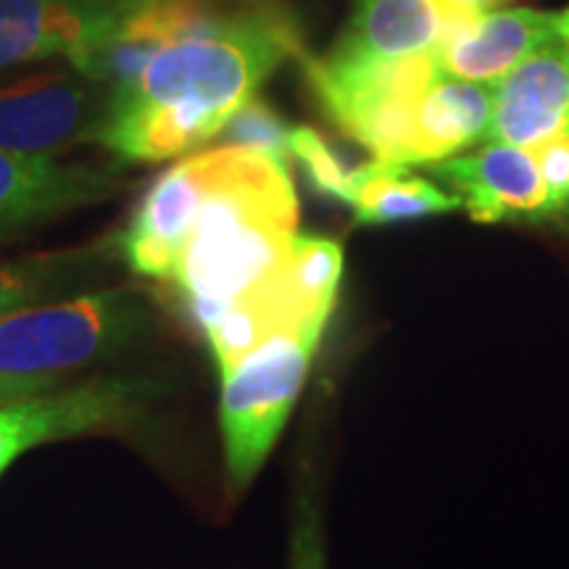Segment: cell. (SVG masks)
<instances>
[{
	"instance_id": "cell-1",
	"label": "cell",
	"mask_w": 569,
	"mask_h": 569,
	"mask_svg": "<svg viewBox=\"0 0 569 569\" xmlns=\"http://www.w3.org/2000/svg\"><path fill=\"white\" fill-rule=\"evenodd\" d=\"M303 56L293 13L261 3L219 11L203 30L161 48L130 90L111 96L96 142L124 161H167L222 134L288 59Z\"/></svg>"
},
{
	"instance_id": "cell-2",
	"label": "cell",
	"mask_w": 569,
	"mask_h": 569,
	"mask_svg": "<svg viewBox=\"0 0 569 569\" xmlns=\"http://www.w3.org/2000/svg\"><path fill=\"white\" fill-rule=\"evenodd\" d=\"M296 227L288 163L248 148H219L217 172L169 277L188 317L206 330L280 264Z\"/></svg>"
},
{
	"instance_id": "cell-3",
	"label": "cell",
	"mask_w": 569,
	"mask_h": 569,
	"mask_svg": "<svg viewBox=\"0 0 569 569\" xmlns=\"http://www.w3.org/2000/svg\"><path fill=\"white\" fill-rule=\"evenodd\" d=\"M153 325L151 303L132 288L30 306L0 319V372L59 375L98 365L151 336Z\"/></svg>"
},
{
	"instance_id": "cell-4",
	"label": "cell",
	"mask_w": 569,
	"mask_h": 569,
	"mask_svg": "<svg viewBox=\"0 0 569 569\" xmlns=\"http://www.w3.org/2000/svg\"><path fill=\"white\" fill-rule=\"evenodd\" d=\"M322 332L319 327L277 332L222 375L219 417L234 486H246L264 465L301 393Z\"/></svg>"
},
{
	"instance_id": "cell-5",
	"label": "cell",
	"mask_w": 569,
	"mask_h": 569,
	"mask_svg": "<svg viewBox=\"0 0 569 569\" xmlns=\"http://www.w3.org/2000/svg\"><path fill=\"white\" fill-rule=\"evenodd\" d=\"M159 393V382L148 377H106L0 407V478L13 459L38 443L132 430Z\"/></svg>"
},
{
	"instance_id": "cell-6",
	"label": "cell",
	"mask_w": 569,
	"mask_h": 569,
	"mask_svg": "<svg viewBox=\"0 0 569 569\" xmlns=\"http://www.w3.org/2000/svg\"><path fill=\"white\" fill-rule=\"evenodd\" d=\"M111 92L80 71H46L0 88V148L48 153L96 142Z\"/></svg>"
},
{
	"instance_id": "cell-7",
	"label": "cell",
	"mask_w": 569,
	"mask_h": 569,
	"mask_svg": "<svg viewBox=\"0 0 569 569\" xmlns=\"http://www.w3.org/2000/svg\"><path fill=\"white\" fill-rule=\"evenodd\" d=\"M478 13L459 0H356L336 46L317 59L330 69H369L432 56Z\"/></svg>"
},
{
	"instance_id": "cell-8",
	"label": "cell",
	"mask_w": 569,
	"mask_h": 569,
	"mask_svg": "<svg viewBox=\"0 0 569 569\" xmlns=\"http://www.w3.org/2000/svg\"><path fill=\"white\" fill-rule=\"evenodd\" d=\"M219 148L177 161L156 180L122 232V256L134 274L169 280L190 224L217 172Z\"/></svg>"
},
{
	"instance_id": "cell-9",
	"label": "cell",
	"mask_w": 569,
	"mask_h": 569,
	"mask_svg": "<svg viewBox=\"0 0 569 569\" xmlns=\"http://www.w3.org/2000/svg\"><path fill=\"white\" fill-rule=\"evenodd\" d=\"M134 9V0H0V69L84 51Z\"/></svg>"
},
{
	"instance_id": "cell-10",
	"label": "cell",
	"mask_w": 569,
	"mask_h": 569,
	"mask_svg": "<svg viewBox=\"0 0 569 569\" xmlns=\"http://www.w3.org/2000/svg\"><path fill=\"white\" fill-rule=\"evenodd\" d=\"M430 167L432 174L453 190L475 222H543L546 188L530 148L490 142L478 153L451 156Z\"/></svg>"
},
{
	"instance_id": "cell-11",
	"label": "cell",
	"mask_w": 569,
	"mask_h": 569,
	"mask_svg": "<svg viewBox=\"0 0 569 569\" xmlns=\"http://www.w3.org/2000/svg\"><path fill=\"white\" fill-rule=\"evenodd\" d=\"M340 274L343 248L336 240L296 234L280 264L248 290L243 301L261 317L272 336L309 327L325 330L336 309Z\"/></svg>"
},
{
	"instance_id": "cell-12",
	"label": "cell",
	"mask_w": 569,
	"mask_h": 569,
	"mask_svg": "<svg viewBox=\"0 0 569 569\" xmlns=\"http://www.w3.org/2000/svg\"><path fill=\"white\" fill-rule=\"evenodd\" d=\"M117 188L103 169L0 148V238L103 201Z\"/></svg>"
},
{
	"instance_id": "cell-13",
	"label": "cell",
	"mask_w": 569,
	"mask_h": 569,
	"mask_svg": "<svg viewBox=\"0 0 569 569\" xmlns=\"http://www.w3.org/2000/svg\"><path fill=\"white\" fill-rule=\"evenodd\" d=\"M569 134V40L530 53L493 84L490 142L536 148Z\"/></svg>"
},
{
	"instance_id": "cell-14",
	"label": "cell",
	"mask_w": 569,
	"mask_h": 569,
	"mask_svg": "<svg viewBox=\"0 0 569 569\" xmlns=\"http://www.w3.org/2000/svg\"><path fill=\"white\" fill-rule=\"evenodd\" d=\"M565 38L561 11L493 9L482 11L438 48L440 74L496 84L530 53Z\"/></svg>"
},
{
	"instance_id": "cell-15",
	"label": "cell",
	"mask_w": 569,
	"mask_h": 569,
	"mask_svg": "<svg viewBox=\"0 0 569 569\" xmlns=\"http://www.w3.org/2000/svg\"><path fill=\"white\" fill-rule=\"evenodd\" d=\"M490 117L493 84L438 74L419 101L415 163H438L486 140Z\"/></svg>"
},
{
	"instance_id": "cell-16",
	"label": "cell",
	"mask_w": 569,
	"mask_h": 569,
	"mask_svg": "<svg viewBox=\"0 0 569 569\" xmlns=\"http://www.w3.org/2000/svg\"><path fill=\"white\" fill-rule=\"evenodd\" d=\"M346 203L359 224H393L430 213L457 211L461 201L425 177L411 174L407 163L375 159L351 169Z\"/></svg>"
},
{
	"instance_id": "cell-17",
	"label": "cell",
	"mask_w": 569,
	"mask_h": 569,
	"mask_svg": "<svg viewBox=\"0 0 569 569\" xmlns=\"http://www.w3.org/2000/svg\"><path fill=\"white\" fill-rule=\"evenodd\" d=\"M92 261L98 256L90 251H63L0 264V319L84 282Z\"/></svg>"
},
{
	"instance_id": "cell-18",
	"label": "cell",
	"mask_w": 569,
	"mask_h": 569,
	"mask_svg": "<svg viewBox=\"0 0 569 569\" xmlns=\"http://www.w3.org/2000/svg\"><path fill=\"white\" fill-rule=\"evenodd\" d=\"M290 156L301 163L303 174L309 177L311 188L317 193L338 198V201L346 203L351 169L332 151V146L322 134L311 130V127H293L290 130Z\"/></svg>"
},
{
	"instance_id": "cell-19",
	"label": "cell",
	"mask_w": 569,
	"mask_h": 569,
	"mask_svg": "<svg viewBox=\"0 0 569 569\" xmlns=\"http://www.w3.org/2000/svg\"><path fill=\"white\" fill-rule=\"evenodd\" d=\"M290 130L264 101L253 98L227 122L222 130L227 146L248 148L288 163L290 159Z\"/></svg>"
},
{
	"instance_id": "cell-20",
	"label": "cell",
	"mask_w": 569,
	"mask_h": 569,
	"mask_svg": "<svg viewBox=\"0 0 569 569\" xmlns=\"http://www.w3.org/2000/svg\"><path fill=\"white\" fill-rule=\"evenodd\" d=\"M530 151L546 188L543 222L569 224V134L538 142Z\"/></svg>"
},
{
	"instance_id": "cell-21",
	"label": "cell",
	"mask_w": 569,
	"mask_h": 569,
	"mask_svg": "<svg viewBox=\"0 0 569 569\" xmlns=\"http://www.w3.org/2000/svg\"><path fill=\"white\" fill-rule=\"evenodd\" d=\"M61 388L59 375H9L0 372V407L24 401V398L51 393Z\"/></svg>"
},
{
	"instance_id": "cell-22",
	"label": "cell",
	"mask_w": 569,
	"mask_h": 569,
	"mask_svg": "<svg viewBox=\"0 0 569 569\" xmlns=\"http://www.w3.org/2000/svg\"><path fill=\"white\" fill-rule=\"evenodd\" d=\"M293 569H325L322 540H319V530L311 517H306L296 530Z\"/></svg>"
},
{
	"instance_id": "cell-23",
	"label": "cell",
	"mask_w": 569,
	"mask_h": 569,
	"mask_svg": "<svg viewBox=\"0 0 569 569\" xmlns=\"http://www.w3.org/2000/svg\"><path fill=\"white\" fill-rule=\"evenodd\" d=\"M459 3L472 6L475 11H493V9H503L509 0H459Z\"/></svg>"
},
{
	"instance_id": "cell-24",
	"label": "cell",
	"mask_w": 569,
	"mask_h": 569,
	"mask_svg": "<svg viewBox=\"0 0 569 569\" xmlns=\"http://www.w3.org/2000/svg\"><path fill=\"white\" fill-rule=\"evenodd\" d=\"M561 21H565V38L569 40V9L561 11Z\"/></svg>"
},
{
	"instance_id": "cell-25",
	"label": "cell",
	"mask_w": 569,
	"mask_h": 569,
	"mask_svg": "<svg viewBox=\"0 0 569 569\" xmlns=\"http://www.w3.org/2000/svg\"><path fill=\"white\" fill-rule=\"evenodd\" d=\"M140 3H146V0H134V6H140Z\"/></svg>"
}]
</instances>
